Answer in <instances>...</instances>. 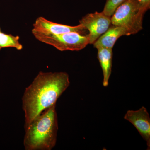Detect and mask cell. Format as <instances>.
Returning <instances> with one entry per match:
<instances>
[{"label":"cell","mask_w":150,"mask_h":150,"mask_svg":"<svg viewBox=\"0 0 150 150\" xmlns=\"http://www.w3.org/2000/svg\"><path fill=\"white\" fill-rule=\"evenodd\" d=\"M125 0H106L103 12L106 15L111 17L116 9Z\"/></svg>","instance_id":"obj_11"},{"label":"cell","mask_w":150,"mask_h":150,"mask_svg":"<svg viewBox=\"0 0 150 150\" xmlns=\"http://www.w3.org/2000/svg\"><path fill=\"white\" fill-rule=\"evenodd\" d=\"M70 84L69 75L64 72L38 73L25 88L22 97L24 127L42 112L56 105Z\"/></svg>","instance_id":"obj_1"},{"label":"cell","mask_w":150,"mask_h":150,"mask_svg":"<svg viewBox=\"0 0 150 150\" xmlns=\"http://www.w3.org/2000/svg\"><path fill=\"white\" fill-rule=\"evenodd\" d=\"M33 26V29L54 35L71 32H77L83 34L85 30H86L80 24L76 26L59 24L48 20L43 17L38 18Z\"/></svg>","instance_id":"obj_8"},{"label":"cell","mask_w":150,"mask_h":150,"mask_svg":"<svg viewBox=\"0 0 150 150\" xmlns=\"http://www.w3.org/2000/svg\"><path fill=\"white\" fill-rule=\"evenodd\" d=\"M19 36L0 33V50L2 48H14L18 50L23 49L22 45L19 42Z\"/></svg>","instance_id":"obj_10"},{"label":"cell","mask_w":150,"mask_h":150,"mask_svg":"<svg viewBox=\"0 0 150 150\" xmlns=\"http://www.w3.org/2000/svg\"><path fill=\"white\" fill-rule=\"evenodd\" d=\"M147 11L137 0H125L112 16L111 24L114 26L143 24V16Z\"/></svg>","instance_id":"obj_4"},{"label":"cell","mask_w":150,"mask_h":150,"mask_svg":"<svg viewBox=\"0 0 150 150\" xmlns=\"http://www.w3.org/2000/svg\"><path fill=\"white\" fill-rule=\"evenodd\" d=\"M124 119L132 123L143 139L146 142L147 150L150 149V117L147 110L144 106L139 110H129Z\"/></svg>","instance_id":"obj_7"},{"label":"cell","mask_w":150,"mask_h":150,"mask_svg":"<svg viewBox=\"0 0 150 150\" xmlns=\"http://www.w3.org/2000/svg\"><path fill=\"white\" fill-rule=\"evenodd\" d=\"M97 50L98 59L103 74V85L104 87H107L109 84V79L112 72V49L99 48Z\"/></svg>","instance_id":"obj_9"},{"label":"cell","mask_w":150,"mask_h":150,"mask_svg":"<svg viewBox=\"0 0 150 150\" xmlns=\"http://www.w3.org/2000/svg\"><path fill=\"white\" fill-rule=\"evenodd\" d=\"M32 33L38 40L54 46L60 51H80L89 44L87 35H83L77 32L54 35L33 28Z\"/></svg>","instance_id":"obj_3"},{"label":"cell","mask_w":150,"mask_h":150,"mask_svg":"<svg viewBox=\"0 0 150 150\" xmlns=\"http://www.w3.org/2000/svg\"><path fill=\"white\" fill-rule=\"evenodd\" d=\"M56 105L37 116L25 127L26 150H51L56 146L58 129Z\"/></svg>","instance_id":"obj_2"},{"label":"cell","mask_w":150,"mask_h":150,"mask_svg":"<svg viewBox=\"0 0 150 150\" xmlns=\"http://www.w3.org/2000/svg\"><path fill=\"white\" fill-rule=\"evenodd\" d=\"M143 24L114 26L109 28L104 34L100 36L93 43L95 48H105L112 49L119 38L123 35L135 34L143 28Z\"/></svg>","instance_id":"obj_6"},{"label":"cell","mask_w":150,"mask_h":150,"mask_svg":"<svg viewBox=\"0 0 150 150\" xmlns=\"http://www.w3.org/2000/svg\"><path fill=\"white\" fill-rule=\"evenodd\" d=\"M79 23L88 30L87 36L89 44H93L109 28L111 23V17L103 12H96L87 14L80 20Z\"/></svg>","instance_id":"obj_5"},{"label":"cell","mask_w":150,"mask_h":150,"mask_svg":"<svg viewBox=\"0 0 150 150\" xmlns=\"http://www.w3.org/2000/svg\"><path fill=\"white\" fill-rule=\"evenodd\" d=\"M1 27H0V33H1Z\"/></svg>","instance_id":"obj_13"},{"label":"cell","mask_w":150,"mask_h":150,"mask_svg":"<svg viewBox=\"0 0 150 150\" xmlns=\"http://www.w3.org/2000/svg\"><path fill=\"white\" fill-rule=\"evenodd\" d=\"M140 4L145 9L148 11L150 8V0H137Z\"/></svg>","instance_id":"obj_12"}]
</instances>
